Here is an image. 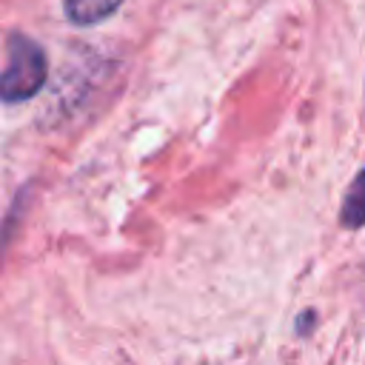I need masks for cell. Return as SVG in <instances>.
Returning a JSON list of instances; mask_svg holds the SVG:
<instances>
[{
  "instance_id": "cell-1",
  "label": "cell",
  "mask_w": 365,
  "mask_h": 365,
  "mask_svg": "<svg viewBox=\"0 0 365 365\" xmlns=\"http://www.w3.org/2000/svg\"><path fill=\"white\" fill-rule=\"evenodd\" d=\"M46 83V54L29 34H11L6 43L3 100L17 103L34 97Z\"/></svg>"
},
{
  "instance_id": "cell-2",
  "label": "cell",
  "mask_w": 365,
  "mask_h": 365,
  "mask_svg": "<svg viewBox=\"0 0 365 365\" xmlns=\"http://www.w3.org/2000/svg\"><path fill=\"white\" fill-rule=\"evenodd\" d=\"M120 3L123 0H63V9L71 23L91 26V23H100L108 14H114L120 9Z\"/></svg>"
},
{
  "instance_id": "cell-3",
  "label": "cell",
  "mask_w": 365,
  "mask_h": 365,
  "mask_svg": "<svg viewBox=\"0 0 365 365\" xmlns=\"http://www.w3.org/2000/svg\"><path fill=\"white\" fill-rule=\"evenodd\" d=\"M339 220L342 225L348 228H359L365 225V168L356 174V180L351 182L348 194H345V202L339 208Z\"/></svg>"
}]
</instances>
